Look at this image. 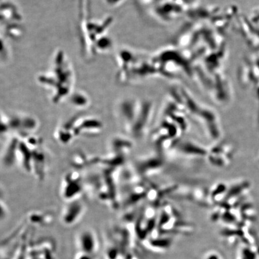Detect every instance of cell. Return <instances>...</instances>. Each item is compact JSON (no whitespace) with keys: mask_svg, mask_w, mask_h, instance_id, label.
<instances>
[{"mask_svg":"<svg viewBox=\"0 0 259 259\" xmlns=\"http://www.w3.org/2000/svg\"><path fill=\"white\" fill-rule=\"evenodd\" d=\"M83 183L82 178L78 174L67 175L62 186V196L69 202L75 200L82 192Z\"/></svg>","mask_w":259,"mask_h":259,"instance_id":"7a4b0ae2","label":"cell"},{"mask_svg":"<svg viewBox=\"0 0 259 259\" xmlns=\"http://www.w3.org/2000/svg\"><path fill=\"white\" fill-rule=\"evenodd\" d=\"M125 101L119 103L116 109V114L121 127L136 139L145 137L153 122L151 105H146L143 109L138 110V106H134V102Z\"/></svg>","mask_w":259,"mask_h":259,"instance_id":"6da1fadb","label":"cell"}]
</instances>
